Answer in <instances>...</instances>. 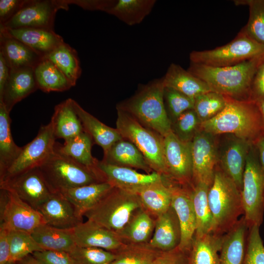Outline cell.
Returning a JSON list of instances; mask_svg holds the SVG:
<instances>
[{"instance_id":"9a60e30c","label":"cell","mask_w":264,"mask_h":264,"mask_svg":"<svg viewBox=\"0 0 264 264\" xmlns=\"http://www.w3.org/2000/svg\"><path fill=\"white\" fill-rule=\"evenodd\" d=\"M172 194L171 205L178 217L181 232L179 248L190 252L196 230V219L193 201V186L181 185L164 178Z\"/></svg>"},{"instance_id":"83f0119b","label":"cell","mask_w":264,"mask_h":264,"mask_svg":"<svg viewBox=\"0 0 264 264\" xmlns=\"http://www.w3.org/2000/svg\"><path fill=\"white\" fill-rule=\"evenodd\" d=\"M113 187L107 182L92 183L60 192L74 207L78 214H84L93 207Z\"/></svg>"},{"instance_id":"30bf717a","label":"cell","mask_w":264,"mask_h":264,"mask_svg":"<svg viewBox=\"0 0 264 264\" xmlns=\"http://www.w3.org/2000/svg\"><path fill=\"white\" fill-rule=\"evenodd\" d=\"M166 179L181 185H192V141L180 140L172 131L163 137Z\"/></svg>"},{"instance_id":"7a4b0ae2","label":"cell","mask_w":264,"mask_h":264,"mask_svg":"<svg viewBox=\"0 0 264 264\" xmlns=\"http://www.w3.org/2000/svg\"><path fill=\"white\" fill-rule=\"evenodd\" d=\"M200 129L214 136L233 135L253 144L264 133L256 102L228 97L224 108L212 119L202 122Z\"/></svg>"},{"instance_id":"c3c4849f","label":"cell","mask_w":264,"mask_h":264,"mask_svg":"<svg viewBox=\"0 0 264 264\" xmlns=\"http://www.w3.org/2000/svg\"><path fill=\"white\" fill-rule=\"evenodd\" d=\"M242 264H264V245L258 225H254L249 228Z\"/></svg>"},{"instance_id":"680465c9","label":"cell","mask_w":264,"mask_h":264,"mask_svg":"<svg viewBox=\"0 0 264 264\" xmlns=\"http://www.w3.org/2000/svg\"><path fill=\"white\" fill-rule=\"evenodd\" d=\"M18 264H44L35 258L32 254L25 257L17 263Z\"/></svg>"},{"instance_id":"3957f363","label":"cell","mask_w":264,"mask_h":264,"mask_svg":"<svg viewBox=\"0 0 264 264\" xmlns=\"http://www.w3.org/2000/svg\"><path fill=\"white\" fill-rule=\"evenodd\" d=\"M162 77L141 85L135 94L116 106L133 116L145 127L164 137L171 132L163 98Z\"/></svg>"},{"instance_id":"836d02e7","label":"cell","mask_w":264,"mask_h":264,"mask_svg":"<svg viewBox=\"0 0 264 264\" xmlns=\"http://www.w3.org/2000/svg\"><path fill=\"white\" fill-rule=\"evenodd\" d=\"M72 229H60L44 224L37 227L31 234L43 250L70 253L77 246Z\"/></svg>"},{"instance_id":"7bdbcfd3","label":"cell","mask_w":264,"mask_h":264,"mask_svg":"<svg viewBox=\"0 0 264 264\" xmlns=\"http://www.w3.org/2000/svg\"><path fill=\"white\" fill-rule=\"evenodd\" d=\"M194 100V110L202 123L212 119L224 108L227 97L210 91L197 96Z\"/></svg>"},{"instance_id":"b9f144b4","label":"cell","mask_w":264,"mask_h":264,"mask_svg":"<svg viewBox=\"0 0 264 264\" xmlns=\"http://www.w3.org/2000/svg\"><path fill=\"white\" fill-rule=\"evenodd\" d=\"M237 5H247L249 16L243 30L250 38L264 45V0H235Z\"/></svg>"},{"instance_id":"4dcf8cb0","label":"cell","mask_w":264,"mask_h":264,"mask_svg":"<svg viewBox=\"0 0 264 264\" xmlns=\"http://www.w3.org/2000/svg\"><path fill=\"white\" fill-rule=\"evenodd\" d=\"M142 208L154 219L166 212L171 206L170 189L163 179L138 190Z\"/></svg>"},{"instance_id":"277c9868","label":"cell","mask_w":264,"mask_h":264,"mask_svg":"<svg viewBox=\"0 0 264 264\" xmlns=\"http://www.w3.org/2000/svg\"><path fill=\"white\" fill-rule=\"evenodd\" d=\"M213 218L211 233L223 236L244 214L241 192L235 182L220 169H216L208 195Z\"/></svg>"},{"instance_id":"e575fe53","label":"cell","mask_w":264,"mask_h":264,"mask_svg":"<svg viewBox=\"0 0 264 264\" xmlns=\"http://www.w3.org/2000/svg\"><path fill=\"white\" fill-rule=\"evenodd\" d=\"M10 113L0 101V179L17 159L22 147L17 146L11 131Z\"/></svg>"},{"instance_id":"f907efd6","label":"cell","mask_w":264,"mask_h":264,"mask_svg":"<svg viewBox=\"0 0 264 264\" xmlns=\"http://www.w3.org/2000/svg\"><path fill=\"white\" fill-rule=\"evenodd\" d=\"M189 253L177 247L165 251H160L150 264H189Z\"/></svg>"},{"instance_id":"8d00e7d4","label":"cell","mask_w":264,"mask_h":264,"mask_svg":"<svg viewBox=\"0 0 264 264\" xmlns=\"http://www.w3.org/2000/svg\"><path fill=\"white\" fill-rule=\"evenodd\" d=\"M33 70L38 88L44 92H62L73 87L63 72L47 59L44 58Z\"/></svg>"},{"instance_id":"44dd1931","label":"cell","mask_w":264,"mask_h":264,"mask_svg":"<svg viewBox=\"0 0 264 264\" xmlns=\"http://www.w3.org/2000/svg\"><path fill=\"white\" fill-rule=\"evenodd\" d=\"M37 89L33 68L10 69L8 78L0 94V101L3 103L10 113L17 103Z\"/></svg>"},{"instance_id":"7c38bea8","label":"cell","mask_w":264,"mask_h":264,"mask_svg":"<svg viewBox=\"0 0 264 264\" xmlns=\"http://www.w3.org/2000/svg\"><path fill=\"white\" fill-rule=\"evenodd\" d=\"M56 139L50 122L42 126L37 136L22 147L19 156L0 179V182L29 170L39 167L53 153Z\"/></svg>"},{"instance_id":"11a10c76","label":"cell","mask_w":264,"mask_h":264,"mask_svg":"<svg viewBox=\"0 0 264 264\" xmlns=\"http://www.w3.org/2000/svg\"><path fill=\"white\" fill-rule=\"evenodd\" d=\"M10 230L0 225V264H6L10 260Z\"/></svg>"},{"instance_id":"94428289","label":"cell","mask_w":264,"mask_h":264,"mask_svg":"<svg viewBox=\"0 0 264 264\" xmlns=\"http://www.w3.org/2000/svg\"><path fill=\"white\" fill-rule=\"evenodd\" d=\"M6 264H15V263H14L13 262H9L8 263H7Z\"/></svg>"},{"instance_id":"91938a15","label":"cell","mask_w":264,"mask_h":264,"mask_svg":"<svg viewBox=\"0 0 264 264\" xmlns=\"http://www.w3.org/2000/svg\"><path fill=\"white\" fill-rule=\"evenodd\" d=\"M256 103L261 114L264 132V100L256 102Z\"/></svg>"},{"instance_id":"cb8c5ba5","label":"cell","mask_w":264,"mask_h":264,"mask_svg":"<svg viewBox=\"0 0 264 264\" xmlns=\"http://www.w3.org/2000/svg\"><path fill=\"white\" fill-rule=\"evenodd\" d=\"M249 227L243 216L222 236L219 264H242L245 254Z\"/></svg>"},{"instance_id":"484cf974","label":"cell","mask_w":264,"mask_h":264,"mask_svg":"<svg viewBox=\"0 0 264 264\" xmlns=\"http://www.w3.org/2000/svg\"><path fill=\"white\" fill-rule=\"evenodd\" d=\"M73 105L81 122L84 131L90 136L95 143L102 148L104 154L108 152L114 143L123 138L116 128H112L101 122L83 109L73 99Z\"/></svg>"},{"instance_id":"d4e9b609","label":"cell","mask_w":264,"mask_h":264,"mask_svg":"<svg viewBox=\"0 0 264 264\" xmlns=\"http://www.w3.org/2000/svg\"><path fill=\"white\" fill-rule=\"evenodd\" d=\"M0 53L10 69L35 66L43 58L20 41L0 31Z\"/></svg>"},{"instance_id":"5b68a950","label":"cell","mask_w":264,"mask_h":264,"mask_svg":"<svg viewBox=\"0 0 264 264\" xmlns=\"http://www.w3.org/2000/svg\"><path fill=\"white\" fill-rule=\"evenodd\" d=\"M39 169L52 193L103 182L93 171L61 153L55 145Z\"/></svg>"},{"instance_id":"ee69618b","label":"cell","mask_w":264,"mask_h":264,"mask_svg":"<svg viewBox=\"0 0 264 264\" xmlns=\"http://www.w3.org/2000/svg\"><path fill=\"white\" fill-rule=\"evenodd\" d=\"M9 238L10 262L15 264L35 252L44 250L30 233L10 230Z\"/></svg>"},{"instance_id":"ba28073f","label":"cell","mask_w":264,"mask_h":264,"mask_svg":"<svg viewBox=\"0 0 264 264\" xmlns=\"http://www.w3.org/2000/svg\"><path fill=\"white\" fill-rule=\"evenodd\" d=\"M241 196L247 226L260 227L264 212V171L254 144L251 145L246 157Z\"/></svg>"},{"instance_id":"816d5d0a","label":"cell","mask_w":264,"mask_h":264,"mask_svg":"<svg viewBox=\"0 0 264 264\" xmlns=\"http://www.w3.org/2000/svg\"><path fill=\"white\" fill-rule=\"evenodd\" d=\"M250 100L258 102L264 100V59L254 77L251 88Z\"/></svg>"},{"instance_id":"f35d334b","label":"cell","mask_w":264,"mask_h":264,"mask_svg":"<svg viewBox=\"0 0 264 264\" xmlns=\"http://www.w3.org/2000/svg\"><path fill=\"white\" fill-rule=\"evenodd\" d=\"M44 58L52 62L74 86L81 74V68L77 51L65 42Z\"/></svg>"},{"instance_id":"bcb514c9","label":"cell","mask_w":264,"mask_h":264,"mask_svg":"<svg viewBox=\"0 0 264 264\" xmlns=\"http://www.w3.org/2000/svg\"><path fill=\"white\" fill-rule=\"evenodd\" d=\"M201 123L195 110L192 109L183 112L171 124V131L180 140L191 142Z\"/></svg>"},{"instance_id":"ab89813d","label":"cell","mask_w":264,"mask_h":264,"mask_svg":"<svg viewBox=\"0 0 264 264\" xmlns=\"http://www.w3.org/2000/svg\"><path fill=\"white\" fill-rule=\"evenodd\" d=\"M210 186L201 183L193 186V201L196 219V236L200 237L211 231L213 218L208 199Z\"/></svg>"},{"instance_id":"d6986e66","label":"cell","mask_w":264,"mask_h":264,"mask_svg":"<svg viewBox=\"0 0 264 264\" xmlns=\"http://www.w3.org/2000/svg\"><path fill=\"white\" fill-rule=\"evenodd\" d=\"M72 230L78 246L100 248L115 253L125 244L117 233L90 220Z\"/></svg>"},{"instance_id":"f1b7e54d","label":"cell","mask_w":264,"mask_h":264,"mask_svg":"<svg viewBox=\"0 0 264 264\" xmlns=\"http://www.w3.org/2000/svg\"><path fill=\"white\" fill-rule=\"evenodd\" d=\"M56 138L65 141L84 132L81 122L73 105V99L68 98L54 108V113L50 121Z\"/></svg>"},{"instance_id":"8fae6325","label":"cell","mask_w":264,"mask_h":264,"mask_svg":"<svg viewBox=\"0 0 264 264\" xmlns=\"http://www.w3.org/2000/svg\"><path fill=\"white\" fill-rule=\"evenodd\" d=\"M67 10L66 0H25L18 12L0 27L6 28H43L54 30L58 10Z\"/></svg>"},{"instance_id":"603a6c76","label":"cell","mask_w":264,"mask_h":264,"mask_svg":"<svg viewBox=\"0 0 264 264\" xmlns=\"http://www.w3.org/2000/svg\"><path fill=\"white\" fill-rule=\"evenodd\" d=\"M181 237L180 223L171 205L166 212L155 219L154 233L149 243L158 250L169 251L179 246Z\"/></svg>"},{"instance_id":"4316f807","label":"cell","mask_w":264,"mask_h":264,"mask_svg":"<svg viewBox=\"0 0 264 264\" xmlns=\"http://www.w3.org/2000/svg\"><path fill=\"white\" fill-rule=\"evenodd\" d=\"M162 78L165 87L175 89L194 99L212 91L203 81L176 64L170 65Z\"/></svg>"},{"instance_id":"db71d44e","label":"cell","mask_w":264,"mask_h":264,"mask_svg":"<svg viewBox=\"0 0 264 264\" xmlns=\"http://www.w3.org/2000/svg\"><path fill=\"white\" fill-rule=\"evenodd\" d=\"M67 4L74 3L88 10H99L105 12L116 3L115 0H66Z\"/></svg>"},{"instance_id":"1f68e13d","label":"cell","mask_w":264,"mask_h":264,"mask_svg":"<svg viewBox=\"0 0 264 264\" xmlns=\"http://www.w3.org/2000/svg\"><path fill=\"white\" fill-rule=\"evenodd\" d=\"M154 226L155 219L141 207L134 212L117 234L125 244L149 243Z\"/></svg>"},{"instance_id":"9c48e42d","label":"cell","mask_w":264,"mask_h":264,"mask_svg":"<svg viewBox=\"0 0 264 264\" xmlns=\"http://www.w3.org/2000/svg\"><path fill=\"white\" fill-rule=\"evenodd\" d=\"M263 56L264 45L242 30L234 40L225 45L210 50L193 51L190 54V60L195 64L223 67Z\"/></svg>"},{"instance_id":"60d3db41","label":"cell","mask_w":264,"mask_h":264,"mask_svg":"<svg viewBox=\"0 0 264 264\" xmlns=\"http://www.w3.org/2000/svg\"><path fill=\"white\" fill-rule=\"evenodd\" d=\"M160 251L149 243L125 244L115 253L110 264H150Z\"/></svg>"},{"instance_id":"6da1fadb","label":"cell","mask_w":264,"mask_h":264,"mask_svg":"<svg viewBox=\"0 0 264 264\" xmlns=\"http://www.w3.org/2000/svg\"><path fill=\"white\" fill-rule=\"evenodd\" d=\"M264 56L236 65L215 67L191 63L188 71L203 81L212 91L238 100H251V88Z\"/></svg>"},{"instance_id":"e0dca14e","label":"cell","mask_w":264,"mask_h":264,"mask_svg":"<svg viewBox=\"0 0 264 264\" xmlns=\"http://www.w3.org/2000/svg\"><path fill=\"white\" fill-rule=\"evenodd\" d=\"M252 144L230 134L218 148V161L220 169L232 179L240 192L246 159Z\"/></svg>"},{"instance_id":"f546056e","label":"cell","mask_w":264,"mask_h":264,"mask_svg":"<svg viewBox=\"0 0 264 264\" xmlns=\"http://www.w3.org/2000/svg\"><path fill=\"white\" fill-rule=\"evenodd\" d=\"M102 161L117 166L142 170L147 174L154 172L136 146L124 138L111 146L108 152L104 154Z\"/></svg>"},{"instance_id":"6f0895ef","label":"cell","mask_w":264,"mask_h":264,"mask_svg":"<svg viewBox=\"0 0 264 264\" xmlns=\"http://www.w3.org/2000/svg\"><path fill=\"white\" fill-rule=\"evenodd\" d=\"M253 144L257 149L260 162L264 171V133Z\"/></svg>"},{"instance_id":"f5cc1de1","label":"cell","mask_w":264,"mask_h":264,"mask_svg":"<svg viewBox=\"0 0 264 264\" xmlns=\"http://www.w3.org/2000/svg\"><path fill=\"white\" fill-rule=\"evenodd\" d=\"M25 0H0V25L11 19L21 8Z\"/></svg>"},{"instance_id":"d590c367","label":"cell","mask_w":264,"mask_h":264,"mask_svg":"<svg viewBox=\"0 0 264 264\" xmlns=\"http://www.w3.org/2000/svg\"><path fill=\"white\" fill-rule=\"evenodd\" d=\"M223 236L212 233L194 236L189 254V264H219Z\"/></svg>"},{"instance_id":"f6af8a7d","label":"cell","mask_w":264,"mask_h":264,"mask_svg":"<svg viewBox=\"0 0 264 264\" xmlns=\"http://www.w3.org/2000/svg\"><path fill=\"white\" fill-rule=\"evenodd\" d=\"M163 98L166 111L171 124L185 111L194 109V98L173 88L164 87Z\"/></svg>"},{"instance_id":"7402d4cb","label":"cell","mask_w":264,"mask_h":264,"mask_svg":"<svg viewBox=\"0 0 264 264\" xmlns=\"http://www.w3.org/2000/svg\"><path fill=\"white\" fill-rule=\"evenodd\" d=\"M0 31L22 42L43 58L64 42L62 37L54 30L46 28L11 29L0 27Z\"/></svg>"},{"instance_id":"5bb4252c","label":"cell","mask_w":264,"mask_h":264,"mask_svg":"<svg viewBox=\"0 0 264 264\" xmlns=\"http://www.w3.org/2000/svg\"><path fill=\"white\" fill-rule=\"evenodd\" d=\"M215 136L199 129L192 141L193 186L213 183L218 161V144Z\"/></svg>"},{"instance_id":"9f6ffc18","label":"cell","mask_w":264,"mask_h":264,"mask_svg":"<svg viewBox=\"0 0 264 264\" xmlns=\"http://www.w3.org/2000/svg\"><path fill=\"white\" fill-rule=\"evenodd\" d=\"M10 68L3 56L0 53V94L3 91L8 78Z\"/></svg>"},{"instance_id":"681fc988","label":"cell","mask_w":264,"mask_h":264,"mask_svg":"<svg viewBox=\"0 0 264 264\" xmlns=\"http://www.w3.org/2000/svg\"><path fill=\"white\" fill-rule=\"evenodd\" d=\"M32 255L44 264H76L69 253L64 251L44 250Z\"/></svg>"},{"instance_id":"52a82bcc","label":"cell","mask_w":264,"mask_h":264,"mask_svg":"<svg viewBox=\"0 0 264 264\" xmlns=\"http://www.w3.org/2000/svg\"><path fill=\"white\" fill-rule=\"evenodd\" d=\"M116 110V128L123 138L136 146L154 172L166 177L163 137L143 126L128 112L119 109Z\"/></svg>"},{"instance_id":"8992f818","label":"cell","mask_w":264,"mask_h":264,"mask_svg":"<svg viewBox=\"0 0 264 264\" xmlns=\"http://www.w3.org/2000/svg\"><path fill=\"white\" fill-rule=\"evenodd\" d=\"M141 204L137 194L113 187L84 216L116 233L120 231Z\"/></svg>"},{"instance_id":"d6a6232c","label":"cell","mask_w":264,"mask_h":264,"mask_svg":"<svg viewBox=\"0 0 264 264\" xmlns=\"http://www.w3.org/2000/svg\"><path fill=\"white\" fill-rule=\"evenodd\" d=\"M93 141L85 132L65 141L64 144L55 143L56 148L62 154L70 157L85 167L93 171L101 180L105 182L98 168L99 160L91 154Z\"/></svg>"},{"instance_id":"ac0fdd59","label":"cell","mask_w":264,"mask_h":264,"mask_svg":"<svg viewBox=\"0 0 264 264\" xmlns=\"http://www.w3.org/2000/svg\"><path fill=\"white\" fill-rule=\"evenodd\" d=\"M97 166L104 181L113 187L134 193L145 186L163 179V176L155 172L142 174L132 168L109 164L102 160L98 161Z\"/></svg>"},{"instance_id":"2e32d148","label":"cell","mask_w":264,"mask_h":264,"mask_svg":"<svg viewBox=\"0 0 264 264\" xmlns=\"http://www.w3.org/2000/svg\"><path fill=\"white\" fill-rule=\"evenodd\" d=\"M7 191V201L0 208V224L9 230L31 233L37 227L46 224L39 211L22 201L14 193Z\"/></svg>"},{"instance_id":"74e56055","label":"cell","mask_w":264,"mask_h":264,"mask_svg":"<svg viewBox=\"0 0 264 264\" xmlns=\"http://www.w3.org/2000/svg\"><path fill=\"white\" fill-rule=\"evenodd\" d=\"M155 0H117L106 13L129 26L140 23L151 12Z\"/></svg>"},{"instance_id":"ffe728a7","label":"cell","mask_w":264,"mask_h":264,"mask_svg":"<svg viewBox=\"0 0 264 264\" xmlns=\"http://www.w3.org/2000/svg\"><path fill=\"white\" fill-rule=\"evenodd\" d=\"M46 223L63 229H72L83 222V217L60 193H53L38 210Z\"/></svg>"},{"instance_id":"7dc6e473","label":"cell","mask_w":264,"mask_h":264,"mask_svg":"<svg viewBox=\"0 0 264 264\" xmlns=\"http://www.w3.org/2000/svg\"><path fill=\"white\" fill-rule=\"evenodd\" d=\"M69 254L76 264H110L116 257L114 253L102 248L78 246Z\"/></svg>"},{"instance_id":"4fadbf2b","label":"cell","mask_w":264,"mask_h":264,"mask_svg":"<svg viewBox=\"0 0 264 264\" xmlns=\"http://www.w3.org/2000/svg\"><path fill=\"white\" fill-rule=\"evenodd\" d=\"M0 189L14 193L22 201L37 210L53 193L48 186L39 167L0 181Z\"/></svg>"}]
</instances>
